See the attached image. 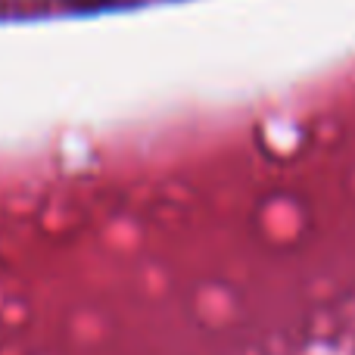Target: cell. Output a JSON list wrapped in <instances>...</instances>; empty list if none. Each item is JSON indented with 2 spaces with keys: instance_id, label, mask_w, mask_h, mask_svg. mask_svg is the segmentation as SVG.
I'll list each match as a JSON object with an SVG mask.
<instances>
[{
  "instance_id": "6da1fadb",
  "label": "cell",
  "mask_w": 355,
  "mask_h": 355,
  "mask_svg": "<svg viewBox=\"0 0 355 355\" xmlns=\"http://www.w3.org/2000/svg\"><path fill=\"white\" fill-rule=\"evenodd\" d=\"M75 10H106V6H128L137 3V0H66Z\"/></svg>"
}]
</instances>
